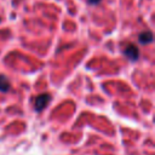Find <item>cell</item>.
<instances>
[{"label": "cell", "instance_id": "cell-1", "mask_svg": "<svg viewBox=\"0 0 155 155\" xmlns=\"http://www.w3.org/2000/svg\"><path fill=\"white\" fill-rule=\"evenodd\" d=\"M51 101V96L48 93H42V94H39L36 98H35V103H34V109L35 111L40 113L50 103Z\"/></svg>", "mask_w": 155, "mask_h": 155}, {"label": "cell", "instance_id": "cell-2", "mask_svg": "<svg viewBox=\"0 0 155 155\" xmlns=\"http://www.w3.org/2000/svg\"><path fill=\"white\" fill-rule=\"evenodd\" d=\"M122 53H124L130 61H132V62H134V61H137V59L139 58V50H138V47H137L136 45H133V44L126 45V47H124V50H122Z\"/></svg>", "mask_w": 155, "mask_h": 155}, {"label": "cell", "instance_id": "cell-3", "mask_svg": "<svg viewBox=\"0 0 155 155\" xmlns=\"http://www.w3.org/2000/svg\"><path fill=\"white\" fill-rule=\"evenodd\" d=\"M138 41L139 44L142 45H148V44H151L154 41V36H153V33L150 30H145V31H142L138 36Z\"/></svg>", "mask_w": 155, "mask_h": 155}, {"label": "cell", "instance_id": "cell-4", "mask_svg": "<svg viewBox=\"0 0 155 155\" xmlns=\"http://www.w3.org/2000/svg\"><path fill=\"white\" fill-rule=\"evenodd\" d=\"M10 80L5 75H0V92L6 93L10 90Z\"/></svg>", "mask_w": 155, "mask_h": 155}, {"label": "cell", "instance_id": "cell-5", "mask_svg": "<svg viewBox=\"0 0 155 155\" xmlns=\"http://www.w3.org/2000/svg\"><path fill=\"white\" fill-rule=\"evenodd\" d=\"M101 1H102V0H87V2H88L90 5H98Z\"/></svg>", "mask_w": 155, "mask_h": 155}]
</instances>
